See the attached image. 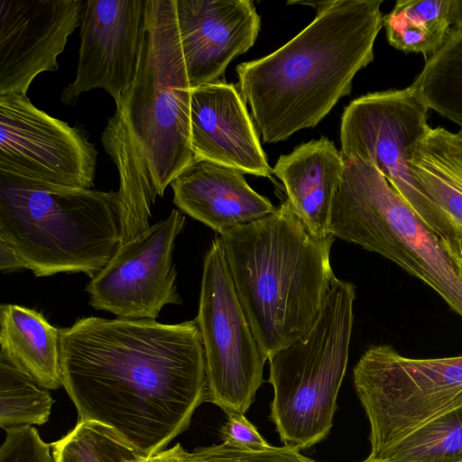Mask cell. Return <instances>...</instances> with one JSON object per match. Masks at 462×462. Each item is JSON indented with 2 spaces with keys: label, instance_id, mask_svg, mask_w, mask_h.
<instances>
[{
  "label": "cell",
  "instance_id": "ac0fdd59",
  "mask_svg": "<svg viewBox=\"0 0 462 462\" xmlns=\"http://www.w3.org/2000/svg\"><path fill=\"white\" fill-rule=\"evenodd\" d=\"M345 163L334 143L322 136L281 155L273 169L293 211L320 238L332 236L328 231L330 208Z\"/></svg>",
  "mask_w": 462,
  "mask_h": 462
},
{
  "label": "cell",
  "instance_id": "5b68a950",
  "mask_svg": "<svg viewBox=\"0 0 462 462\" xmlns=\"http://www.w3.org/2000/svg\"><path fill=\"white\" fill-rule=\"evenodd\" d=\"M345 161L331 204L329 233L393 262L462 318V279L439 237L374 164Z\"/></svg>",
  "mask_w": 462,
  "mask_h": 462
},
{
  "label": "cell",
  "instance_id": "2e32d148",
  "mask_svg": "<svg viewBox=\"0 0 462 462\" xmlns=\"http://www.w3.org/2000/svg\"><path fill=\"white\" fill-rule=\"evenodd\" d=\"M190 146L196 160L260 177L273 173L244 98L223 80L191 88Z\"/></svg>",
  "mask_w": 462,
  "mask_h": 462
},
{
  "label": "cell",
  "instance_id": "d6986e66",
  "mask_svg": "<svg viewBox=\"0 0 462 462\" xmlns=\"http://www.w3.org/2000/svg\"><path fill=\"white\" fill-rule=\"evenodd\" d=\"M101 143L119 174L121 245L151 226L152 208L158 196L123 102L116 106V112L102 133Z\"/></svg>",
  "mask_w": 462,
  "mask_h": 462
},
{
  "label": "cell",
  "instance_id": "603a6c76",
  "mask_svg": "<svg viewBox=\"0 0 462 462\" xmlns=\"http://www.w3.org/2000/svg\"><path fill=\"white\" fill-rule=\"evenodd\" d=\"M424 103L462 128V31L452 29L445 43L425 59L410 85Z\"/></svg>",
  "mask_w": 462,
  "mask_h": 462
},
{
  "label": "cell",
  "instance_id": "ffe728a7",
  "mask_svg": "<svg viewBox=\"0 0 462 462\" xmlns=\"http://www.w3.org/2000/svg\"><path fill=\"white\" fill-rule=\"evenodd\" d=\"M0 355L30 374L42 387L62 386L60 328L44 316L16 304L0 306Z\"/></svg>",
  "mask_w": 462,
  "mask_h": 462
},
{
  "label": "cell",
  "instance_id": "d6a6232c",
  "mask_svg": "<svg viewBox=\"0 0 462 462\" xmlns=\"http://www.w3.org/2000/svg\"><path fill=\"white\" fill-rule=\"evenodd\" d=\"M453 28L462 31V0H451Z\"/></svg>",
  "mask_w": 462,
  "mask_h": 462
},
{
  "label": "cell",
  "instance_id": "7402d4cb",
  "mask_svg": "<svg viewBox=\"0 0 462 462\" xmlns=\"http://www.w3.org/2000/svg\"><path fill=\"white\" fill-rule=\"evenodd\" d=\"M390 45L405 53H435L453 28L451 0H398L383 15Z\"/></svg>",
  "mask_w": 462,
  "mask_h": 462
},
{
  "label": "cell",
  "instance_id": "f546056e",
  "mask_svg": "<svg viewBox=\"0 0 462 462\" xmlns=\"http://www.w3.org/2000/svg\"><path fill=\"white\" fill-rule=\"evenodd\" d=\"M0 270L2 272L26 270L16 254L3 243H0Z\"/></svg>",
  "mask_w": 462,
  "mask_h": 462
},
{
  "label": "cell",
  "instance_id": "30bf717a",
  "mask_svg": "<svg viewBox=\"0 0 462 462\" xmlns=\"http://www.w3.org/2000/svg\"><path fill=\"white\" fill-rule=\"evenodd\" d=\"M208 399L226 414L245 413L263 383V353L242 307L220 236L204 257L198 315Z\"/></svg>",
  "mask_w": 462,
  "mask_h": 462
},
{
  "label": "cell",
  "instance_id": "4fadbf2b",
  "mask_svg": "<svg viewBox=\"0 0 462 462\" xmlns=\"http://www.w3.org/2000/svg\"><path fill=\"white\" fill-rule=\"evenodd\" d=\"M145 13L146 0L84 2L77 73L61 91L64 105L75 106L94 88L106 90L116 106L124 101L136 73Z\"/></svg>",
  "mask_w": 462,
  "mask_h": 462
},
{
  "label": "cell",
  "instance_id": "836d02e7",
  "mask_svg": "<svg viewBox=\"0 0 462 462\" xmlns=\"http://www.w3.org/2000/svg\"><path fill=\"white\" fill-rule=\"evenodd\" d=\"M361 462H384V461L365 459L364 461H361ZM459 462H462V461H459Z\"/></svg>",
  "mask_w": 462,
  "mask_h": 462
},
{
  "label": "cell",
  "instance_id": "7a4b0ae2",
  "mask_svg": "<svg viewBox=\"0 0 462 462\" xmlns=\"http://www.w3.org/2000/svg\"><path fill=\"white\" fill-rule=\"evenodd\" d=\"M383 0L301 2L315 19L273 53L236 70L263 142L277 143L317 125L349 95L356 74L374 60Z\"/></svg>",
  "mask_w": 462,
  "mask_h": 462
},
{
  "label": "cell",
  "instance_id": "1f68e13d",
  "mask_svg": "<svg viewBox=\"0 0 462 462\" xmlns=\"http://www.w3.org/2000/svg\"><path fill=\"white\" fill-rule=\"evenodd\" d=\"M181 445L177 443L173 448L162 450L147 458L146 462H182L180 457Z\"/></svg>",
  "mask_w": 462,
  "mask_h": 462
},
{
  "label": "cell",
  "instance_id": "52a82bcc",
  "mask_svg": "<svg viewBox=\"0 0 462 462\" xmlns=\"http://www.w3.org/2000/svg\"><path fill=\"white\" fill-rule=\"evenodd\" d=\"M355 298L353 283L335 278L311 329L268 356L271 417L285 446L305 449L330 431L346 370Z\"/></svg>",
  "mask_w": 462,
  "mask_h": 462
},
{
  "label": "cell",
  "instance_id": "d590c367",
  "mask_svg": "<svg viewBox=\"0 0 462 462\" xmlns=\"http://www.w3.org/2000/svg\"><path fill=\"white\" fill-rule=\"evenodd\" d=\"M460 129H462V128H460Z\"/></svg>",
  "mask_w": 462,
  "mask_h": 462
},
{
  "label": "cell",
  "instance_id": "4316f807",
  "mask_svg": "<svg viewBox=\"0 0 462 462\" xmlns=\"http://www.w3.org/2000/svg\"><path fill=\"white\" fill-rule=\"evenodd\" d=\"M182 462H316L290 446L253 450L222 443L187 452L180 448Z\"/></svg>",
  "mask_w": 462,
  "mask_h": 462
},
{
  "label": "cell",
  "instance_id": "3957f363",
  "mask_svg": "<svg viewBox=\"0 0 462 462\" xmlns=\"http://www.w3.org/2000/svg\"><path fill=\"white\" fill-rule=\"evenodd\" d=\"M219 234L242 307L265 356L303 337L334 279V236L314 235L284 201L270 215Z\"/></svg>",
  "mask_w": 462,
  "mask_h": 462
},
{
  "label": "cell",
  "instance_id": "6da1fadb",
  "mask_svg": "<svg viewBox=\"0 0 462 462\" xmlns=\"http://www.w3.org/2000/svg\"><path fill=\"white\" fill-rule=\"evenodd\" d=\"M60 355L79 421L113 428L147 458L187 430L208 396L195 319H79L60 328Z\"/></svg>",
  "mask_w": 462,
  "mask_h": 462
},
{
  "label": "cell",
  "instance_id": "83f0119b",
  "mask_svg": "<svg viewBox=\"0 0 462 462\" xmlns=\"http://www.w3.org/2000/svg\"><path fill=\"white\" fill-rule=\"evenodd\" d=\"M0 448V462H55L52 444L45 443L32 426L9 429Z\"/></svg>",
  "mask_w": 462,
  "mask_h": 462
},
{
  "label": "cell",
  "instance_id": "5bb4252c",
  "mask_svg": "<svg viewBox=\"0 0 462 462\" xmlns=\"http://www.w3.org/2000/svg\"><path fill=\"white\" fill-rule=\"evenodd\" d=\"M80 0H0V96H26L42 72L59 69L58 56L80 25Z\"/></svg>",
  "mask_w": 462,
  "mask_h": 462
},
{
  "label": "cell",
  "instance_id": "f1b7e54d",
  "mask_svg": "<svg viewBox=\"0 0 462 462\" xmlns=\"http://www.w3.org/2000/svg\"><path fill=\"white\" fill-rule=\"evenodd\" d=\"M227 417L221 429L223 443L253 450L271 447L243 413L230 412Z\"/></svg>",
  "mask_w": 462,
  "mask_h": 462
},
{
  "label": "cell",
  "instance_id": "7c38bea8",
  "mask_svg": "<svg viewBox=\"0 0 462 462\" xmlns=\"http://www.w3.org/2000/svg\"><path fill=\"white\" fill-rule=\"evenodd\" d=\"M185 217L177 209L146 231L121 244L86 287L89 304L117 319H155L167 304H181L172 262Z\"/></svg>",
  "mask_w": 462,
  "mask_h": 462
},
{
  "label": "cell",
  "instance_id": "e0dca14e",
  "mask_svg": "<svg viewBox=\"0 0 462 462\" xmlns=\"http://www.w3.org/2000/svg\"><path fill=\"white\" fill-rule=\"evenodd\" d=\"M171 187L178 208L217 233L276 210L267 198L247 184L243 172L206 160L195 159Z\"/></svg>",
  "mask_w": 462,
  "mask_h": 462
},
{
  "label": "cell",
  "instance_id": "cb8c5ba5",
  "mask_svg": "<svg viewBox=\"0 0 462 462\" xmlns=\"http://www.w3.org/2000/svg\"><path fill=\"white\" fill-rule=\"evenodd\" d=\"M374 460L384 462L462 461V405L442 413L414 430L384 450Z\"/></svg>",
  "mask_w": 462,
  "mask_h": 462
},
{
  "label": "cell",
  "instance_id": "d4e9b609",
  "mask_svg": "<svg viewBox=\"0 0 462 462\" xmlns=\"http://www.w3.org/2000/svg\"><path fill=\"white\" fill-rule=\"evenodd\" d=\"M53 400L30 374L0 355V426L5 430L49 420Z\"/></svg>",
  "mask_w": 462,
  "mask_h": 462
},
{
  "label": "cell",
  "instance_id": "44dd1931",
  "mask_svg": "<svg viewBox=\"0 0 462 462\" xmlns=\"http://www.w3.org/2000/svg\"><path fill=\"white\" fill-rule=\"evenodd\" d=\"M408 164L462 238V129L430 127L408 148Z\"/></svg>",
  "mask_w": 462,
  "mask_h": 462
},
{
  "label": "cell",
  "instance_id": "e575fe53",
  "mask_svg": "<svg viewBox=\"0 0 462 462\" xmlns=\"http://www.w3.org/2000/svg\"><path fill=\"white\" fill-rule=\"evenodd\" d=\"M458 241H459L460 246L462 248V238L458 237Z\"/></svg>",
  "mask_w": 462,
  "mask_h": 462
},
{
  "label": "cell",
  "instance_id": "8992f818",
  "mask_svg": "<svg viewBox=\"0 0 462 462\" xmlns=\"http://www.w3.org/2000/svg\"><path fill=\"white\" fill-rule=\"evenodd\" d=\"M190 100L176 0H146L136 73L123 105L161 197L195 160L190 146Z\"/></svg>",
  "mask_w": 462,
  "mask_h": 462
},
{
  "label": "cell",
  "instance_id": "277c9868",
  "mask_svg": "<svg viewBox=\"0 0 462 462\" xmlns=\"http://www.w3.org/2000/svg\"><path fill=\"white\" fill-rule=\"evenodd\" d=\"M0 243L37 277L93 278L121 243L119 193L0 174Z\"/></svg>",
  "mask_w": 462,
  "mask_h": 462
},
{
  "label": "cell",
  "instance_id": "484cf974",
  "mask_svg": "<svg viewBox=\"0 0 462 462\" xmlns=\"http://www.w3.org/2000/svg\"><path fill=\"white\" fill-rule=\"evenodd\" d=\"M55 462H146L132 444L113 428L79 421L64 438L52 444Z\"/></svg>",
  "mask_w": 462,
  "mask_h": 462
},
{
  "label": "cell",
  "instance_id": "9a60e30c",
  "mask_svg": "<svg viewBox=\"0 0 462 462\" xmlns=\"http://www.w3.org/2000/svg\"><path fill=\"white\" fill-rule=\"evenodd\" d=\"M179 33L191 88L221 80L260 31L250 0H176Z\"/></svg>",
  "mask_w": 462,
  "mask_h": 462
},
{
  "label": "cell",
  "instance_id": "ba28073f",
  "mask_svg": "<svg viewBox=\"0 0 462 462\" xmlns=\"http://www.w3.org/2000/svg\"><path fill=\"white\" fill-rule=\"evenodd\" d=\"M353 379L370 423L369 460L462 405V356L410 358L389 345H375L358 360Z\"/></svg>",
  "mask_w": 462,
  "mask_h": 462
},
{
  "label": "cell",
  "instance_id": "8fae6325",
  "mask_svg": "<svg viewBox=\"0 0 462 462\" xmlns=\"http://www.w3.org/2000/svg\"><path fill=\"white\" fill-rule=\"evenodd\" d=\"M97 155L79 128L37 108L26 96H0V174L91 189Z\"/></svg>",
  "mask_w": 462,
  "mask_h": 462
},
{
  "label": "cell",
  "instance_id": "4dcf8cb0",
  "mask_svg": "<svg viewBox=\"0 0 462 462\" xmlns=\"http://www.w3.org/2000/svg\"><path fill=\"white\" fill-rule=\"evenodd\" d=\"M440 242L452 260L458 275L462 279V248L458 237H449L447 240L440 239Z\"/></svg>",
  "mask_w": 462,
  "mask_h": 462
},
{
  "label": "cell",
  "instance_id": "9c48e42d",
  "mask_svg": "<svg viewBox=\"0 0 462 462\" xmlns=\"http://www.w3.org/2000/svg\"><path fill=\"white\" fill-rule=\"evenodd\" d=\"M430 108L411 86L368 93L344 110L340 125L345 160L374 164L391 186L441 240L457 234L434 199L413 177L408 148L431 127Z\"/></svg>",
  "mask_w": 462,
  "mask_h": 462
}]
</instances>
